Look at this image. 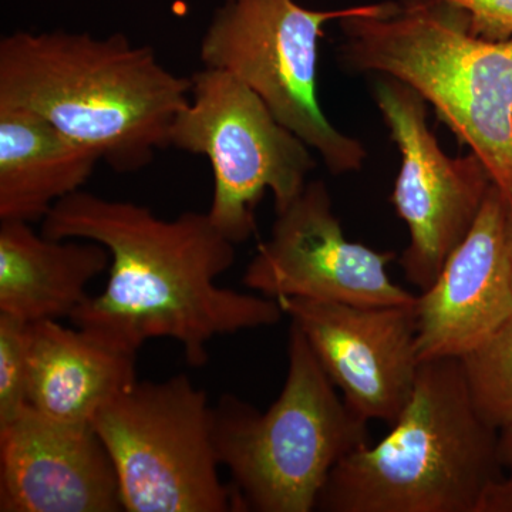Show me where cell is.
I'll use <instances>...</instances> for the list:
<instances>
[{
  "label": "cell",
  "mask_w": 512,
  "mask_h": 512,
  "mask_svg": "<svg viewBox=\"0 0 512 512\" xmlns=\"http://www.w3.org/2000/svg\"><path fill=\"white\" fill-rule=\"evenodd\" d=\"M53 239H87L110 252L106 288L73 313L94 338L136 353L151 339H173L194 367L208 362V343L242 330L274 326L285 315L276 299L221 288L217 279L237 252L207 212L164 220L144 205L77 191L42 222Z\"/></svg>",
  "instance_id": "1"
},
{
  "label": "cell",
  "mask_w": 512,
  "mask_h": 512,
  "mask_svg": "<svg viewBox=\"0 0 512 512\" xmlns=\"http://www.w3.org/2000/svg\"><path fill=\"white\" fill-rule=\"evenodd\" d=\"M191 89V77L123 33L19 30L0 40V106L33 111L120 174L143 170L170 147Z\"/></svg>",
  "instance_id": "2"
},
{
  "label": "cell",
  "mask_w": 512,
  "mask_h": 512,
  "mask_svg": "<svg viewBox=\"0 0 512 512\" xmlns=\"http://www.w3.org/2000/svg\"><path fill=\"white\" fill-rule=\"evenodd\" d=\"M339 26L340 66L416 90L512 205V37L474 35L467 13L440 0L369 3Z\"/></svg>",
  "instance_id": "3"
},
{
  "label": "cell",
  "mask_w": 512,
  "mask_h": 512,
  "mask_svg": "<svg viewBox=\"0 0 512 512\" xmlns=\"http://www.w3.org/2000/svg\"><path fill=\"white\" fill-rule=\"evenodd\" d=\"M503 470L498 431L474 409L460 360H426L392 431L333 467L315 510L474 512Z\"/></svg>",
  "instance_id": "4"
},
{
  "label": "cell",
  "mask_w": 512,
  "mask_h": 512,
  "mask_svg": "<svg viewBox=\"0 0 512 512\" xmlns=\"http://www.w3.org/2000/svg\"><path fill=\"white\" fill-rule=\"evenodd\" d=\"M367 440V421L338 396L295 322L275 403L262 413L227 393L212 406V441L231 477L235 511L315 510L330 471Z\"/></svg>",
  "instance_id": "5"
},
{
  "label": "cell",
  "mask_w": 512,
  "mask_h": 512,
  "mask_svg": "<svg viewBox=\"0 0 512 512\" xmlns=\"http://www.w3.org/2000/svg\"><path fill=\"white\" fill-rule=\"evenodd\" d=\"M303 8L296 0H225L201 39L204 67L234 74L333 175L362 170L366 147L333 126L318 96L323 26L359 12Z\"/></svg>",
  "instance_id": "6"
},
{
  "label": "cell",
  "mask_w": 512,
  "mask_h": 512,
  "mask_svg": "<svg viewBox=\"0 0 512 512\" xmlns=\"http://www.w3.org/2000/svg\"><path fill=\"white\" fill-rule=\"evenodd\" d=\"M191 82L170 147L208 158L214 174L208 217L225 238L242 244L255 234V210L266 190L276 214L305 190L316 167L311 147L234 74L204 67Z\"/></svg>",
  "instance_id": "7"
},
{
  "label": "cell",
  "mask_w": 512,
  "mask_h": 512,
  "mask_svg": "<svg viewBox=\"0 0 512 512\" xmlns=\"http://www.w3.org/2000/svg\"><path fill=\"white\" fill-rule=\"evenodd\" d=\"M93 426L121 485L124 511H235L212 441V406L190 377L137 382L103 407Z\"/></svg>",
  "instance_id": "8"
},
{
  "label": "cell",
  "mask_w": 512,
  "mask_h": 512,
  "mask_svg": "<svg viewBox=\"0 0 512 512\" xmlns=\"http://www.w3.org/2000/svg\"><path fill=\"white\" fill-rule=\"evenodd\" d=\"M373 99L402 156L392 204L410 232L400 265L426 291L470 234L493 180L474 153L450 157L427 124V103L406 83L377 74Z\"/></svg>",
  "instance_id": "9"
},
{
  "label": "cell",
  "mask_w": 512,
  "mask_h": 512,
  "mask_svg": "<svg viewBox=\"0 0 512 512\" xmlns=\"http://www.w3.org/2000/svg\"><path fill=\"white\" fill-rule=\"evenodd\" d=\"M379 252L345 237L323 181H308L286 210L276 214L271 238L259 245L242 282L272 299L281 296L346 305H414L417 296L394 284Z\"/></svg>",
  "instance_id": "10"
},
{
  "label": "cell",
  "mask_w": 512,
  "mask_h": 512,
  "mask_svg": "<svg viewBox=\"0 0 512 512\" xmlns=\"http://www.w3.org/2000/svg\"><path fill=\"white\" fill-rule=\"evenodd\" d=\"M360 419L393 424L412 397L420 357L414 305L366 306L276 299Z\"/></svg>",
  "instance_id": "11"
},
{
  "label": "cell",
  "mask_w": 512,
  "mask_h": 512,
  "mask_svg": "<svg viewBox=\"0 0 512 512\" xmlns=\"http://www.w3.org/2000/svg\"><path fill=\"white\" fill-rule=\"evenodd\" d=\"M0 511H124L119 474L93 423L29 406L0 427Z\"/></svg>",
  "instance_id": "12"
},
{
  "label": "cell",
  "mask_w": 512,
  "mask_h": 512,
  "mask_svg": "<svg viewBox=\"0 0 512 512\" xmlns=\"http://www.w3.org/2000/svg\"><path fill=\"white\" fill-rule=\"evenodd\" d=\"M511 202L493 184L470 234L414 303L420 362L460 359L512 315Z\"/></svg>",
  "instance_id": "13"
},
{
  "label": "cell",
  "mask_w": 512,
  "mask_h": 512,
  "mask_svg": "<svg viewBox=\"0 0 512 512\" xmlns=\"http://www.w3.org/2000/svg\"><path fill=\"white\" fill-rule=\"evenodd\" d=\"M29 406L47 417L93 423L111 400L137 382L136 353L57 320L29 323Z\"/></svg>",
  "instance_id": "14"
},
{
  "label": "cell",
  "mask_w": 512,
  "mask_h": 512,
  "mask_svg": "<svg viewBox=\"0 0 512 512\" xmlns=\"http://www.w3.org/2000/svg\"><path fill=\"white\" fill-rule=\"evenodd\" d=\"M110 252L87 239H53L32 224L0 221V312L25 320L72 318Z\"/></svg>",
  "instance_id": "15"
},
{
  "label": "cell",
  "mask_w": 512,
  "mask_h": 512,
  "mask_svg": "<svg viewBox=\"0 0 512 512\" xmlns=\"http://www.w3.org/2000/svg\"><path fill=\"white\" fill-rule=\"evenodd\" d=\"M100 161L33 111L0 106V221L43 222L82 190Z\"/></svg>",
  "instance_id": "16"
},
{
  "label": "cell",
  "mask_w": 512,
  "mask_h": 512,
  "mask_svg": "<svg viewBox=\"0 0 512 512\" xmlns=\"http://www.w3.org/2000/svg\"><path fill=\"white\" fill-rule=\"evenodd\" d=\"M458 360L478 416L503 429L512 421V315Z\"/></svg>",
  "instance_id": "17"
},
{
  "label": "cell",
  "mask_w": 512,
  "mask_h": 512,
  "mask_svg": "<svg viewBox=\"0 0 512 512\" xmlns=\"http://www.w3.org/2000/svg\"><path fill=\"white\" fill-rule=\"evenodd\" d=\"M29 323L0 312V427L29 407Z\"/></svg>",
  "instance_id": "18"
},
{
  "label": "cell",
  "mask_w": 512,
  "mask_h": 512,
  "mask_svg": "<svg viewBox=\"0 0 512 512\" xmlns=\"http://www.w3.org/2000/svg\"><path fill=\"white\" fill-rule=\"evenodd\" d=\"M463 9L474 35L491 42L512 37V0H440Z\"/></svg>",
  "instance_id": "19"
},
{
  "label": "cell",
  "mask_w": 512,
  "mask_h": 512,
  "mask_svg": "<svg viewBox=\"0 0 512 512\" xmlns=\"http://www.w3.org/2000/svg\"><path fill=\"white\" fill-rule=\"evenodd\" d=\"M474 512H512V477H500L484 488Z\"/></svg>",
  "instance_id": "20"
},
{
  "label": "cell",
  "mask_w": 512,
  "mask_h": 512,
  "mask_svg": "<svg viewBox=\"0 0 512 512\" xmlns=\"http://www.w3.org/2000/svg\"><path fill=\"white\" fill-rule=\"evenodd\" d=\"M498 456L501 466L508 470L512 477V421L498 430Z\"/></svg>",
  "instance_id": "21"
},
{
  "label": "cell",
  "mask_w": 512,
  "mask_h": 512,
  "mask_svg": "<svg viewBox=\"0 0 512 512\" xmlns=\"http://www.w3.org/2000/svg\"><path fill=\"white\" fill-rule=\"evenodd\" d=\"M508 249H510V256L512 262V207L510 211V217H508Z\"/></svg>",
  "instance_id": "22"
}]
</instances>
